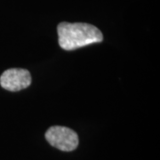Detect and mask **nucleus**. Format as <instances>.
<instances>
[{"label": "nucleus", "mask_w": 160, "mask_h": 160, "mask_svg": "<svg viewBox=\"0 0 160 160\" xmlns=\"http://www.w3.org/2000/svg\"><path fill=\"white\" fill-rule=\"evenodd\" d=\"M30 84L31 75L25 69H9L0 77V85L7 91H21L29 87Z\"/></svg>", "instance_id": "nucleus-3"}, {"label": "nucleus", "mask_w": 160, "mask_h": 160, "mask_svg": "<svg viewBox=\"0 0 160 160\" xmlns=\"http://www.w3.org/2000/svg\"><path fill=\"white\" fill-rule=\"evenodd\" d=\"M45 136L50 145L66 152L75 150L79 143L78 133L66 126H52L46 131Z\"/></svg>", "instance_id": "nucleus-2"}, {"label": "nucleus", "mask_w": 160, "mask_h": 160, "mask_svg": "<svg viewBox=\"0 0 160 160\" xmlns=\"http://www.w3.org/2000/svg\"><path fill=\"white\" fill-rule=\"evenodd\" d=\"M59 45L66 51H72L103 40V35L95 26L88 23L61 22L57 27Z\"/></svg>", "instance_id": "nucleus-1"}]
</instances>
